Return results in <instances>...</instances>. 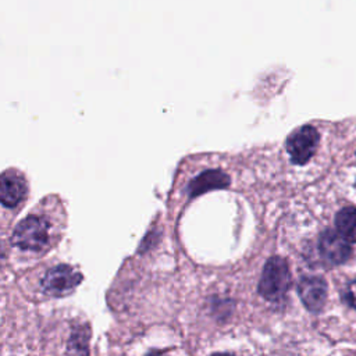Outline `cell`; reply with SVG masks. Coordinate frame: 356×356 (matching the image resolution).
<instances>
[{
	"mask_svg": "<svg viewBox=\"0 0 356 356\" xmlns=\"http://www.w3.org/2000/svg\"><path fill=\"white\" fill-rule=\"evenodd\" d=\"M291 285V273L285 259L280 256L270 257L263 268L259 292L260 295L271 302L281 300Z\"/></svg>",
	"mask_w": 356,
	"mask_h": 356,
	"instance_id": "1",
	"label": "cell"
},
{
	"mask_svg": "<svg viewBox=\"0 0 356 356\" xmlns=\"http://www.w3.org/2000/svg\"><path fill=\"white\" fill-rule=\"evenodd\" d=\"M49 221L40 216L31 214L24 218L13 234V243L22 250L39 252L49 243Z\"/></svg>",
	"mask_w": 356,
	"mask_h": 356,
	"instance_id": "2",
	"label": "cell"
},
{
	"mask_svg": "<svg viewBox=\"0 0 356 356\" xmlns=\"http://www.w3.org/2000/svg\"><path fill=\"white\" fill-rule=\"evenodd\" d=\"M320 135L312 125H303L295 129L286 139V150L293 164H306L316 153Z\"/></svg>",
	"mask_w": 356,
	"mask_h": 356,
	"instance_id": "3",
	"label": "cell"
},
{
	"mask_svg": "<svg viewBox=\"0 0 356 356\" xmlns=\"http://www.w3.org/2000/svg\"><path fill=\"white\" fill-rule=\"evenodd\" d=\"M81 274L71 266L61 264L50 268L43 280V291L50 296H64L74 291V288L81 282Z\"/></svg>",
	"mask_w": 356,
	"mask_h": 356,
	"instance_id": "4",
	"label": "cell"
},
{
	"mask_svg": "<svg viewBox=\"0 0 356 356\" xmlns=\"http://www.w3.org/2000/svg\"><path fill=\"white\" fill-rule=\"evenodd\" d=\"M318 250L330 264H342L350 256L349 241L334 229H325L320 235Z\"/></svg>",
	"mask_w": 356,
	"mask_h": 356,
	"instance_id": "5",
	"label": "cell"
},
{
	"mask_svg": "<svg viewBox=\"0 0 356 356\" xmlns=\"http://www.w3.org/2000/svg\"><path fill=\"white\" fill-rule=\"evenodd\" d=\"M298 293L305 307L312 313H318L327 299V282L324 278L312 275L303 277L298 285Z\"/></svg>",
	"mask_w": 356,
	"mask_h": 356,
	"instance_id": "6",
	"label": "cell"
},
{
	"mask_svg": "<svg viewBox=\"0 0 356 356\" xmlns=\"http://www.w3.org/2000/svg\"><path fill=\"white\" fill-rule=\"evenodd\" d=\"M25 178L15 171H7L0 175V203L7 207H15L26 196Z\"/></svg>",
	"mask_w": 356,
	"mask_h": 356,
	"instance_id": "7",
	"label": "cell"
},
{
	"mask_svg": "<svg viewBox=\"0 0 356 356\" xmlns=\"http://www.w3.org/2000/svg\"><path fill=\"white\" fill-rule=\"evenodd\" d=\"M228 184H229L228 175H225L222 171H218V170H210L200 174L191 182L189 192H191V196H196L210 189L225 188Z\"/></svg>",
	"mask_w": 356,
	"mask_h": 356,
	"instance_id": "8",
	"label": "cell"
},
{
	"mask_svg": "<svg viewBox=\"0 0 356 356\" xmlns=\"http://www.w3.org/2000/svg\"><path fill=\"white\" fill-rule=\"evenodd\" d=\"M337 231L349 242L356 243V207L341 209L335 216Z\"/></svg>",
	"mask_w": 356,
	"mask_h": 356,
	"instance_id": "9",
	"label": "cell"
},
{
	"mask_svg": "<svg viewBox=\"0 0 356 356\" xmlns=\"http://www.w3.org/2000/svg\"><path fill=\"white\" fill-rule=\"evenodd\" d=\"M342 298L349 306L356 309V281H352L346 285V288L342 291Z\"/></svg>",
	"mask_w": 356,
	"mask_h": 356,
	"instance_id": "10",
	"label": "cell"
},
{
	"mask_svg": "<svg viewBox=\"0 0 356 356\" xmlns=\"http://www.w3.org/2000/svg\"><path fill=\"white\" fill-rule=\"evenodd\" d=\"M3 256H4V252H3L1 248H0V263H1V260H3Z\"/></svg>",
	"mask_w": 356,
	"mask_h": 356,
	"instance_id": "11",
	"label": "cell"
}]
</instances>
